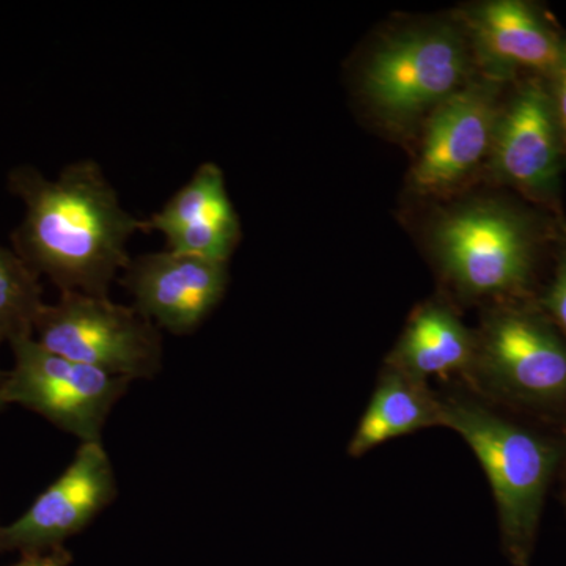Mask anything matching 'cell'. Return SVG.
I'll list each match as a JSON object with an SVG mask.
<instances>
[{"label":"cell","mask_w":566,"mask_h":566,"mask_svg":"<svg viewBox=\"0 0 566 566\" xmlns=\"http://www.w3.org/2000/svg\"><path fill=\"white\" fill-rule=\"evenodd\" d=\"M9 188L25 205L11 234L24 263L61 293L109 296L112 282L132 262L129 240L145 233V222L123 208L102 166L81 159L55 180L21 166L11 170Z\"/></svg>","instance_id":"6da1fadb"},{"label":"cell","mask_w":566,"mask_h":566,"mask_svg":"<svg viewBox=\"0 0 566 566\" xmlns=\"http://www.w3.org/2000/svg\"><path fill=\"white\" fill-rule=\"evenodd\" d=\"M538 212L502 193H465L436 211L427 245L441 277L465 300H523L546 229Z\"/></svg>","instance_id":"7a4b0ae2"},{"label":"cell","mask_w":566,"mask_h":566,"mask_svg":"<svg viewBox=\"0 0 566 566\" xmlns=\"http://www.w3.org/2000/svg\"><path fill=\"white\" fill-rule=\"evenodd\" d=\"M479 73L463 22L452 17L406 22L368 50L356 91L367 114L397 136L424 120Z\"/></svg>","instance_id":"3957f363"},{"label":"cell","mask_w":566,"mask_h":566,"mask_svg":"<svg viewBox=\"0 0 566 566\" xmlns=\"http://www.w3.org/2000/svg\"><path fill=\"white\" fill-rule=\"evenodd\" d=\"M441 424L455 430L490 480L505 545L517 564L527 560L560 447L472 403L441 405Z\"/></svg>","instance_id":"277c9868"},{"label":"cell","mask_w":566,"mask_h":566,"mask_svg":"<svg viewBox=\"0 0 566 566\" xmlns=\"http://www.w3.org/2000/svg\"><path fill=\"white\" fill-rule=\"evenodd\" d=\"M33 338L59 356L132 381L155 378L163 368L161 329L109 296L61 293L41 308Z\"/></svg>","instance_id":"5b68a950"},{"label":"cell","mask_w":566,"mask_h":566,"mask_svg":"<svg viewBox=\"0 0 566 566\" xmlns=\"http://www.w3.org/2000/svg\"><path fill=\"white\" fill-rule=\"evenodd\" d=\"M506 85L476 74L424 120L408 175L417 199H452L485 175Z\"/></svg>","instance_id":"8992f818"},{"label":"cell","mask_w":566,"mask_h":566,"mask_svg":"<svg viewBox=\"0 0 566 566\" xmlns=\"http://www.w3.org/2000/svg\"><path fill=\"white\" fill-rule=\"evenodd\" d=\"M10 345L14 365L6 374L3 403L24 406L82 442L102 441L104 424L132 379L74 363L33 337Z\"/></svg>","instance_id":"52a82bcc"},{"label":"cell","mask_w":566,"mask_h":566,"mask_svg":"<svg viewBox=\"0 0 566 566\" xmlns=\"http://www.w3.org/2000/svg\"><path fill=\"white\" fill-rule=\"evenodd\" d=\"M476 359L513 400L566 405V340L539 304L505 301L476 338Z\"/></svg>","instance_id":"ba28073f"},{"label":"cell","mask_w":566,"mask_h":566,"mask_svg":"<svg viewBox=\"0 0 566 566\" xmlns=\"http://www.w3.org/2000/svg\"><path fill=\"white\" fill-rule=\"evenodd\" d=\"M565 159L545 82L538 77L516 81L499 117L486 177L527 203L558 212Z\"/></svg>","instance_id":"9c48e42d"},{"label":"cell","mask_w":566,"mask_h":566,"mask_svg":"<svg viewBox=\"0 0 566 566\" xmlns=\"http://www.w3.org/2000/svg\"><path fill=\"white\" fill-rule=\"evenodd\" d=\"M457 14L483 76L505 84L527 77L546 80L565 62L566 36L535 3L486 0Z\"/></svg>","instance_id":"30bf717a"},{"label":"cell","mask_w":566,"mask_h":566,"mask_svg":"<svg viewBox=\"0 0 566 566\" xmlns=\"http://www.w3.org/2000/svg\"><path fill=\"white\" fill-rule=\"evenodd\" d=\"M117 494L114 465L103 442H82L65 472L31 509L10 526L0 527V553L57 549L84 531Z\"/></svg>","instance_id":"8fae6325"},{"label":"cell","mask_w":566,"mask_h":566,"mask_svg":"<svg viewBox=\"0 0 566 566\" xmlns=\"http://www.w3.org/2000/svg\"><path fill=\"white\" fill-rule=\"evenodd\" d=\"M120 282L145 318L167 333L189 335L226 297L229 263L166 249L133 256Z\"/></svg>","instance_id":"7c38bea8"},{"label":"cell","mask_w":566,"mask_h":566,"mask_svg":"<svg viewBox=\"0 0 566 566\" xmlns=\"http://www.w3.org/2000/svg\"><path fill=\"white\" fill-rule=\"evenodd\" d=\"M145 233L159 232L169 251L229 263L241 241V221L221 167L203 163L191 180L151 218Z\"/></svg>","instance_id":"4fadbf2b"},{"label":"cell","mask_w":566,"mask_h":566,"mask_svg":"<svg viewBox=\"0 0 566 566\" xmlns=\"http://www.w3.org/2000/svg\"><path fill=\"white\" fill-rule=\"evenodd\" d=\"M476 337L449 307L428 303L406 326L394 367L419 381L464 370L476 359Z\"/></svg>","instance_id":"5bb4252c"},{"label":"cell","mask_w":566,"mask_h":566,"mask_svg":"<svg viewBox=\"0 0 566 566\" xmlns=\"http://www.w3.org/2000/svg\"><path fill=\"white\" fill-rule=\"evenodd\" d=\"M420 385L422 381L394 367L371 397L349 444V455H364L395 438L441 424V405Z\"/></svg>","instance_id":"9a60e30c"},{"label":"cell","mask_w":566,"mask_h":566,"mask_svg":"<svg viewBox=\"0 0 566 566\" xmlns=\"http://www.w3.org/2000/svg\"><path fill=\"white\" fill-rule=\"evenodd\" d=\"M44 304L40 275L0 244V344L33 337Z\"/></svg>","instance_id":"2e32d148"},{"label":"cell","mask_w":566,"mask_h":566,"mask_svg":"<svg viewBox=\"0 0 566 566\" xmlns=\"http://www.w3.org/2000/svg\"><path fill=\"white\" fill-rule=\"evenodd\" d=\"M538 304L566 340V240L562 241L553 277Z\"/></svg>","instance_id":"e0dca14e"},{"label":"cell","mask_w":566,"mask_h":566,"mask_svg":"<svg viewBox=\"0 0 566 566\" xmlns=\"http://www.w3.org/2000/svg\"><path fill=\"white\" fill-rule=\"evenodd\" d=\"M546 91L549 93L551 103H553L554 115L558 129H560L562 140H564L566 151V59L551 76L543 80Z\"/></svg>","instance_id":"ac0fdd59"},{"label":"cell","mask_w":566,"mask_h":566,"mask_svg":"<svg viewBox=\"0 0 566 566\" xmlns=\"http://www.w3.org/2000/svg\"><path fill=\"white\" fill-rule=\"evenodd\" d=\"M73 560L69 551L63 547L44 551V553H28L18 564L11 566H69Z\"/></svg>","instance_id":"d6986e66"},{"label":"cell","mask_w":566,"mask_h":566,"mask_svg":"<svg viewBox=\"0 0 566 566\" xmlns=\"http://www.w3.org/2000/svg\"><path fill=\"white\" fill-rule=\"evenodd\" d=\"M3 381H6V374L3 371H0V411H2L3 406V397H2V389H3Z\"/></svg>","instance_id":"ffe728a7"}]
</instances>
